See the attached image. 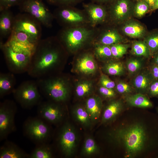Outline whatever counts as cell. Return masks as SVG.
Wrapping results in <instances>:
<instances>
[{"label": "cell", "instance_id": "7dc6e473", "mask_svg": "<svg viewBox=\"0 0 158 158\" xmlns=\"http://www.w3.org/2000/svg\"><path fill=\"white\" fill-rule=\"evenodd\" d=\"M157 9H158V0H156L151 10L154 11Z\"/></svg>", "mask_w": 158, "mask_h": 158}, {"label": "cell", "instance_id": "ac0fdd59", "mask_svg": "<svg viewBox=\"0 0 158 158\" xmlns=\"http://www.w3.org/2000/svg\"><path fill=\"white\" fill-rule=\"evenodd\" d=\"M123 24L122 31L126 35L130 37L144 38L147 33L145 27L137 21L129 19Z\"/></svg>", "mask_w": 158, "mask_h": 158}, {"label": "cell", "instance_id": "4fadbf2b", "mask_svg": "<svg viewBox=\"0 0 158 158\" xmlns=\"http://www.w3.org/2000/svg\"><path fill=\"white\" fill-rule=\"evenodd\" d=\"M58 143L62 154L65 157L72 155L77 144L78 136L74 127L68 122L64 123L59 133Z\"/></svg>", "mask_w": 158, "mask_h": 158}, {"label": "cell", "instance_id": "f6af8a7d", "mask_svg": "<svg viewBox=\"0 0 158 158\" xmlns=\"http://www.w3.org/2000/svg\"><path fill=\"white\" fill-rule=\"evenodd\" d=\"M149 5L151 9L154 6L156 0H144Z\"/></svg>", "mask_w": 158, "mask_h": 158}, {"label": "cell", "instance_id": "9a60e30c", "mask_svg": "<svg viewBox=\"0 0 158 158\" xmlns=\"http://www.w3.org/2000/svg\"><path fill=\"white\" fill-rule=\"evenodd\" d=\"M83 7L86 13L90 25L93 27H98L99 25L107 24L108 15L106 6L92 2L83 3Z\"/></svg>", "mask_w": 158, "mask_h": 158}, {"label": "cell", "instance_id": "4dcf8cb0", "mask_svg": "<svg viewBox=\"0 0 158 158\" xmlns=\"http://www.w3.org/2000/svg\"><path fill=\"white\" fill-rule=\"evenodd\" d=\"M94 55L99 59H106L113 58L110 46L98 44H94Z\"/></svg>", "mask_w": 158, "mask_h": 158}, {"label": "cell", "instance_id": "30bf717a", "mask_svg": "<svg viewBox=\"0 0 158 158\" xmlns=\"http://www.w3.org/2000/svg\"><path fill=\"white\" fill-rule=\"evenodd\" d=\"M21 13L30 15L47 28L52 27L54 19L51 13L42 0H23L18 6Z\"/></svg>", "mask_w": 158, "mask_h": 158}, {"label": "cell", "instance_id": "2e32d148", "mask_svg": "<svg viewBox=\"0 0 158 158\" xmlns=\"http://www.w3.org/2000/svg\"><path fill=\"white\" fill-rule=\"evenodd\" d=\"M106 24L107 26L105 27H98L94 44H98L110 46L123 42L124 38L115 26L108 24Z\"/></svg>", "mask_w": 158, "mask_h": 158}, {"label": "cell", "instance_id": "d4e9b609", "mask_svg": "<svg viewBox=\"0 0 158 158\" xmlns=\"http://www.w3.org/2000/svg\"><path fill=\"white\" fill-rule=\"evenodd\" d=\"M125 99L127 103L132 107L147 108L153 106L152 103L147 97L141 93L126 95Z\"/></svg>", "mask_w": 158, "mask_h": 158}, {"label": "cell", "instance_id": "681fc988", "mask_svg": "<svg viewBox=\"0 0 158 158\" xmlns=\"http://www.w3.org/2000/svg\"><path fill=\"white\" fill-rule=\"evenodd\" d=\"M136 0L137 1H138V0Z\"/></svg>", "mask_w": 158, "mask_h": 158}, {"label": "cell", "instance_id": "b9f144b4", "mask_svg": "<svg viewBox=\"0 0 158 158\" xmlns=\"http://www.w3.org/2000/svg\"><path fill=\"white\" fill-rule=\"evenodd\" d=\"M148 93L152 97H158V80H154L151 83Z\"/></svg>", "mask_w": 158, "mask_h": 158}, {"label": "cell", "instance_id": "7c38bea8", "mask_svg": "<svg viewBox=\"0 0 158 158\" xmlns=\"http://www.w3.org/2000/svg\"><path fill=\"white\" fill-rule=\"evenodd\" d=\"M17 110L13 100L6 99L0 104V140L5 139L16 129L14 118Z\"/></svg>", "mask_w": 158, "mask_h": 158}, {"label": "cell", "instance_id": "f35d334b", "mask_svg": "<svg viewBox=\"0 0 158 158\" xmlns=\"http://www.w3.org/2000/svg\"><path fill=\"white\" fill-rule=\"evenodd\" d=\"M23 0H0V10L16 6H19Z\"/></svg>", "mask_w": 158, "mask_h": 158}, {"label": "cell", "instance_id": "60d3db41", "mask_svg": "<svg viewBox=\"0 0 158 158\" xmlns=\"http://www.w3.org/2000/svg\"><path fill=\"white\" fill-rule=\"evenodd\" d=\"M99 92L102 96L106 98H112L116 96V92L112 89L101 86L99 88Z\"/></svg>", "mask_w": 158, "mask_h": 158}, {"label": "cell", "instance_id": "bcb514c9", "mask_svg": "<svg viewBox=\"0 0 158 158\" xmlns=\"http://www.w3.org/2000/svg\"><path fill=\"white\" fill-rule=\"evenodd\" d=\"M153 62V63L158 66V51L154 55Z\"/></svg>", "mask_w": 158, "mask_h": 158}, {"label": "cell", "instance_id": "603a6c76", "mask_svg": "<svg viewBox=\"0 0 158 158\" xmlns=\"http://www.w3.org/2000/svg\"><path fill=\"white\" fill-rule=\"evenodd\" d=\"M102 104L99 97L94 96L87 100L85 107L93 123L97 122L100 116Z\"/></svg>", "mask_w": 158, "mask_h": 158}, {"label": "cell", "instance_id": "ffe728a7", "mask_svg": "<svg viewBox=\"0 0 158 158\" xmlns=\"http://www.w3.org/2000/svg\"><path fill=\"white\" fill-rule=\"evenodd\" d=\"M28 154L15 144L6 141L0 147V158H29Z\"/></svg>", "mask_w": 158, "mask_h": 158}, {"label": "cell", "instance_id": "1f68e13d", "mask_svg": "<svg viewBox=\"0 0 158 158\" xmlns=\"http://www.w3.org/2000/svg\"><path fill=\"white\" fill-rule=\"evenodd\" d=\"M105 70L109 75H120L123 74L125 71V67L120 62H110L106 64Z\"/></svg>", "mask_w": 158, "mask_h": 158}, {"label": "cell", "instance_id": "cb8c5ba5", "mask_svg": "<svg viewBox=\"0 0 158 158\" xmlns=\"http://www.w3.org/2000/svg\"><path fill=\"white\" fill-rule=\"evenodd\" d=\"M154 80L150 72L140 73L135 77L132 81L134 87L139 93H148L150 85Z\"/></svg>", "mask_w": 158, "mask_h": 158}, {"label": "cell", "instance_id": "44dd1931", "mask_svg": "<svg viewBox=\"0 0 158 158\" xmlns=\"http://www.w3.org/2000/svg\"><path fill=\"white\" fill-rule=\"evenodd\" d=\"M123 108V103L121 100H114L110 102L103 112L102 123H107L114 121L121 112Z\"/></svg>", "mask_w": 158, "mask_h": 158}, {"label": "cell", "instance_id": "c3c4849f", "mask_svg": "<svg viewBox=\"0 0 158 158\" xmlns=\"http://www.w3.org/2000/svg\"><path fill=\"white\" fill-rule=\"evenodd\" d=\"M157 112L158 113V107L157 108Z\"/></svg>", "mask_w": 158, "mask_h": 158}, {"label": "cell", "instance_id": "d590c367", "mask_svg": "<svg viewBox=\"0 0 158 158\" xmlns=\"http://www.w3.org/2000/svg\"><path fill=\"white\" fill-rule=\"evenodd\" d=\"M126 68L130 74H134L139 71L142 66V63L139 59L132 58L127 62Z\"/></svg>", "mask_w": 158, "mask_h": 158}, {"label": "cell", "instance_id": "4316f807", "mask_svg": "<svg viewBox=\"0 0 158 158\" xmlns=\"http://www.w3.org/2000/svg\"><path fill=\"white\" fill-rule=\"evenodd\" d=\"M51 147L47 143L37 145L30 154V158H51L53 157Z\"/></svg>", "mask_w": 158, "mask_h": 158}, {"label": "cell", "instance_id": "484cf974", "mask_svg": "<svg viewBox=\"0 0 158 158\" xmlns=\"http://www.w3.org/2000/svg\"><path fill=\"white\" fill-rule=\"evenodd\" d=\"M74 119L86 128H90L92 123L85 107L81 106L75 107L72 111Z\"/></svg>", "mask_w": 158, "mask_h": 158}, {"label": "cell", "instance_id": "8fae6325", "mask_svg": "<svg viewBox=\"0 0 158 158\" xmlns=\"http://www.w3.org/2000/svg\"><path fill=\"white\" fill-rule=\"evenodd\" d=\"M135 3L132 0H114L106 5L108 12L107 24L115 26L130 19Z\"/></svg>", "mask_w": 158, "mask_h": 158}, {"label": "cell", "instance_id": "277c9868", "mask_svg": "<svg viewBox=\"0 0 158 158\" xmlns=\"http://www.w3.org/2000/svg\"><path fill=\"white\" fill-rule=\"evenodd\" d=\"M64 76L54 75L37 79L40 92L47 100L62 103L68 99L69 90Z\"/></svg>", "mask_w": 158, "mask_h": 158}, {"label": "cell", "instance_id": "d6a6232c", "mask_svg": "<svg viewBox=\"0 0 158 158\" xmlns=\"http://www.w3.org/2000/svg\"><path fill=\"white\" fill-rule=\"evenodd\" d=\"M92 83L87 81L79 83L75 89L76 95L79 97H83L87 96L91 92L92 89Z\"/></svg>", "mask_w": 158, "mask_h": 158}, {"label": "cell", "instance_id": "e0dca14e", "mask_svg": "<svg viewBox=\"0 0 158 158\" xmlns=\"http://www.w3.org/2000/svg\"><path fill=\"white\" fill-rule=\"evenodd\" d=\"M76 68L81 73L85 74L94 73L97 69V66L93 54L85 52L80 55L77 60Z\"/></svg>", "mask_w": 158, "mask_h": 158}, {"label": "cell", "instance_id": "e575fe53", "mask_svg": "<svg viewBox=\"0 0 158 158\" xmlns=\"http://www.w3.org/2000/svg\"><path fill=\"white\" fill-rule=\"evenodd\" d=\"M129 45L121 43L110 46L113 58L116 59L122 57L127 52Z\"/></svg>", "mask_w": 158, "mask_h": 158}, {"label": "cell", "instance_id": "ab89813d", "mask_svg": "<svg viewBox=\"0 0 158 158\" xmlns=\"http://www.w3.org/2000/svg\"><path fill=\"white\" fill-rule=\"evenodd\" d=\"M100 83L102 86L108 88L113 89L116 86L114 82L104 74L101 75L100 79Z\"/></svg>", "mask_w": 158, "mask_h": 158}, {"label": "cell", "instance_id": "7bdbcfd3", "mask_svg": "<svg viewBox=\"0 0 158 158\" xmlns=\"http://www.w3.org/2000/svg\"><path fill=\"white\" fill-rule=\"evenodd\" d=\"M150 72L154 80H158V66L153 63Z\"/></svg>", "mask_w": 158, "mask_h": 158}, {"label": "cell", "instance_id": "7402d4cb", "mask_svg": "<svg viewBox=\"0 0 158 158\" xmlns=\"http://www.w3.org/2000/svg\"><path fill=\"white\" fill-rule=\"evenodd\" d=\"M16 84V80L14 73H0V98H2L6 95L13 93Z\"/></svg>", "mask_w": 158, "mask_h": 158}, {"label": "cell", "instance_id": "f1b7e54d", "mask_svg": "<svg viewBox=\"0 0 158 158\" xmlns=\"http://www.w3.org/2000/svg\"><path fill=\"white\" fill-rule=\"evenodd\" d=\"M131 52L133 55L148 58L151 56L149 49L144 41L133 42L132 45Z\"/></svg>", "mask_w": 158, "mask_h": 158}, {"label": "cell", "instance_id": "52a82bcc", "mask_svg": "<svg viewBox=\"0 0 158 158\" xmlns=\"http://www.w3.org/2000/svg\"><path fill=\"white\" fill-rule=\"evenodd\" d=\"M12 93L16 101L25 109H31L42 102V94L36 81H23Z\"/></svg>", "mask_w": 158, "mask_h": 158}, {"label": "cell", "instance_id": "ee69618b", "mask_svg": "<svg viewBox=\"0 0 158 158\" xmlns=\"http://www.w3.org/2000/svg\"><path fill=\"white\" fill-rule=\"evenodd\" d=\"M114 0H90L91 2L95 4L107 5Z\"/></svg>", "mask_w": 158, "mask_h": 158}, {"label": "cell", "instance_id": "8d00e7d4", "mask_svg": "<svg viewBox=\"0 0 158 158\" xmlns=\"http://www.w3.org/2000/svg\"><path fill=\"white\" fill-rule=\"evenodd\" d=\"M50 4L58 7L63 6H74L84 0H46Z\"/></svg>", "mask_w": 158, "mask_h": 158}, {"label": "cell", "instance_id": "ba28073f", "mask_svg": "<svg viewBox=\"0 0 158 158\" xmlns=\"http://www.w3.org/2000/svg\"><path fill=\"white\" fill-rule=\"evenodd\" d=\"M42 25L28 14L21 13L14 16L12 32L25 34L30 41L35 45L41 39Z\"/></svg>", "mask_w": 158, "mask_h": 158}, {"label": "cell", "instance_id": "836d02e7", "mask_svg": "<svg viewBox=\"0 0 158 158\" xmlns=\"http://www.w3.org/2000/svg\"><path fill=\"white\" fill-rule=\"evenodd\" d=\"M150 9L149 6L145 1L138 0L135 3L133 14L136 17L141 18L148 12Z\"/></svg>", "mask_w": 158, "mask_h": 158}, {"label": "cell", "instance_id": "3957f363", "mask_svg": "<svg viewBox=\"0 0 158 158\" xmlns=\"http://www.w3.org/2000/svg\"><path fill=\"white\" fill-rule=\"evenodd\" d=\"M98 30V27L90 25L62 28L56 36L66 50L75 53L87 45H93Z\"/></svg>", "mask_w": 158, "mask_h": 158}, {"label": "cell", "instance_id": "8992f818", "mask_svg": "<svg viewBox=\"0 0 158 158\" xmlns=\"http://www.w3.org/2000/svg\"><path fill=\"white\" fill-rule=\"evenodd\" d=\"M53 14L54 19L62 28L90 25L88 16L84 10L78 8L74 6L58 7Z\"/></svg>", "mask_w": 158, "mask_h": 158}, {"label": "cell", "instance_id": "83f0119b", "mask_svg": "<svg viewBox=\"0 0 158 158\" xmlns=\"http://www.w3.org/2000/svg\"><path fill=\"white\" fill-rule=\"evenodd\" d=\"M99 148L94 139L91 136H88L85 139L81 151L83 156L90 157L97 154Z\"/></svg>", "mask_w": 158, "mask_h": 158}, {"label": "cell", "instance_id": "7a4b0ae2", "mask_svg": "<svg viewBox=\"0 0 158 158\" xmlns=\"http://www.w3.org/2000/svg\"><path fill=\"white\" fill-rule=\"evenodd\" d=\"M110 136L123 147L126 157H135L145 149L149 139L145 127L140 123H135L113 131Z\"/></svg>", "mask_w": 158, "mask_h": 158}, {"label": "cell", "instance_id": "74e56055", "mask_svg": "<svg viewBox=\"0 0 158 158\" xmlns=\"http://www.w3.org/2000/svg\"><path fill=\"white\" fill-rule=\"evenodd\" d=\"M116 88L117 92L121 94L127 95L131 94L133 91L131 86L127 83L120 81L116 85Z\"/></svg>", "mask_w": 158, "mask_h": 158}, {"label": "cell", "instance_id": "5bb4252c", "mask_svg": "<svg viewBox=\"0 0 158 158\" xmlns=\"http://www.w3.org/2000/svg\"><path fill=\"white\" fill-rule=\"evenodd\" d=\"M61 103L48 100L42 102L38 105V116L49 124L61 123L63 120L64 113Z\"/></svg>", "mask_w": 158, "mask_h": 158}, {"label": "cell", "instance_id": "9c48e42d", "mask_svg": "<svg viewBox=\"0 0 158 158\" xmlns=\"http://www.w3.org/2000/svg\"><path fill=\"white\" fill-rule=\"evenodd\" d=\"M49 123L39 117H30L24 122L25 135L37 145L47 143L51 134Z\"/></svg>", "mask_w": 158, "mask_h": 158}, {"label": "cell", "instance_id": "6da1fadb", "mask_svg": "<svg viewBox=\"0 0 158 158\" xmlns=\"http://www.w3.org/2000/svg\"><path fill=\"white\" fill-rule=\"evenodd\" d=\"M65 50L56 36L41 39L32 54L28 74L36 79L53 75Z\"/></svg>", "mask_w": 158, "mask_h": 158}, {"label": "cell", "instance_id": "d6986e66", "mask_svg": "<svg viewBox=\"0 0 158 158\" xmlns=\"http://www.w3.org/2000/svg\"><path fill=\"white\" fill-rule=\"evenodd\" d=\"M14 16L9 9L0 10V40L10 35L13 31Z\"/></svg>", "mask_w": 158, "mask_h": 158}, {"label": "cell", "instance_id": "f546056e", "mask_svg": "<svg viewBox=\"0 0 158 158\" xmlns=\"http://www.w3.org/2000/svg\"><path fill=\"white\" fill-rule=\"evenodd\" d=\"M144 41L148 46L151 56H153L158 51V30L147 33Z\"/></svg>", "mask_w": 158, "mask_h": 158}, {"label": "cell", "instance_id": "5b68a950", "mask_svg": "<svg viewBox=\"0 0 158 158\" xmlns=\"http://www.w3.org/2000/svg\"><path fill=\"white\" fill-rule=\"evenodd\" d=\"M0 48L10 72L18 74L27 72L33 53L32 51L3 42H0Z\"/></svg>", "mask_w": 158, "mask_h": 158}]
</instances>
